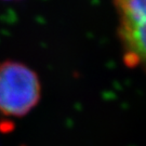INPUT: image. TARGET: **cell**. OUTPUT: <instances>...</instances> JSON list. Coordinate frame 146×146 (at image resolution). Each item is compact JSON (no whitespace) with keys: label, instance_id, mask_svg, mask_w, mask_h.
<instances>
[{"label":"cell","instance_id":"6da1fadb","mask_svg":"<svg viewBox=\"0 0 146 146\" xmlns=\"http://www.w3.org/2000/svg\"><path fill=\"white\" fill-rule=\"evenodd\" d=\"M41 84L35 70L24 63H0V115L10 118L26 116L39 103Z\"/></svg>","mask_w":146,"mask_h":146},{"label":"cell","instance_id":"7a4b0ae2","mask_svg":"<svg viewBox=\"0 0 146 146\" xmlns=\"http://www.w3.org/2000/svg\"><path fill=\"white\" fill-rule=\"evenodd\" d=\"M114 5L125 65L146 72V0H115Z\"/></svg>","mask_w":146,"mask_h":146}]
</instances>
